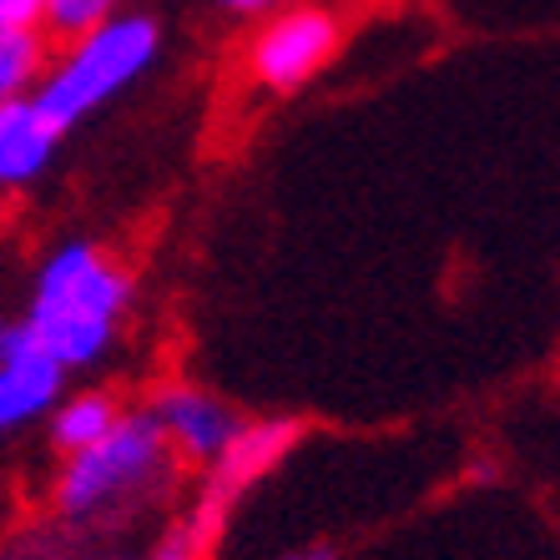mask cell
<instances>
[{
	"mask_svg": "<svg viewBox=\"0 0 560 560\" xmlns=\"http://www.w3.org/2000/svg\"><path fill=\"white\" fill-rule=\"evenodd\" d=\"M131 293H137L131 273L102 243L71 237V243H61V248L40 258L36 278H31L26 313H21L15 328L36 349L51 353L66 374L96 369L117 349Z\"/></svg>",
	"mask_w": 560,
	"mask_h": 560,
	"instance_id": "obj_1",
	"label": "cell"
},
{
	"mask_svg": "<svg viewBox=\"0 0 560 560\" xmlns=\"http://www.w3.org/2000/svg\"><path fill=\"white\" fill-rule=\"evenodd\" d=\"M172 444L147 409H121V419L96 444L61 459L51 505L71 525L112 521L121 510H142L172 480Z\"/></svg>",
	"mask_w": 560,
	"mask_h": 560,
	"instance_id": "obj_2",
	"label": "cell"
},
{
	"mask_svg": "<svg viewBox=\"0 0 560 560\" xmlns=\"http://www.w3.org/2000/svg\"><path fill=\"white\" fill-rule=\"evenodd\" d=\"M156 56H162V21L147 11H117L86 36L61 40V56L46 61L31 96L56 127L71 131L127 96L156 66Z\"/></svg>",
	"mask_w": 560,
	"mask_h": 560,
	"instance_id": "obj_3",
	"label": "cell"
},
{
	"mask_svg": "<svg viewBox=\"0 0 560 560\" xmlns=\"http://www.w3.org/2000/svg\"><path fill=\"white\" fill-rule=\"evenodd\" d=\"M343 51V15L324 0H293L283 11H268L253 31L243 71L253 92L262 96H299L303 86L324 77Z\"/></svg>",
	"mask_w": 560,
	"mask_h": 560,
	"instance_id": "obj_4",
	"label": "cell"
},
{
	"mask_svg": "<svg viewBox=\"0 0 560 560\" xmlns=\"http://www.w3.org/2000/svg\"><path fill=\"white\" fill-rule=\"evenodd\" d=\"M299 440H303L299 419H243V430L233 434V444L208 465V490L197 500L192 521L218 535L222 521H228V510L237 505V495H248L262 475H273L293 455Z\"/></svg>",
	"mask_w": 560,
	"mask_h": 560,
	"instance_id": "obj_5",
	"label": "cell"
},
{
	"mask_svg": "<svg viewBox=\"0 0 560 560\" xmlns=\"http://www.w3.org/2000/svg\"><path fill=\"white\" fill-rule=\"evenodd\" d=\"M147 415L156 419V430L167 434L172 455L187 459V465H202V469L243 430V415L228 399H218L212 389H202V384H162L147 399Z\"/></svg>",
	"mask_w": 560,
	"mask_h": 560,
	"instance_id": "obj_6",
	"label": "cell"
},
{
	"mask_svg": "<svg viewBox=\"0 0 560 560\" xmlns=\"http://www.w3.org/2000/svg\"><path fill=\"white\" fill-rule=\"evenodd\" d=\"M66 378L71 374L51 353L36 349L21 328H5V343H0V440H11L51 415L66 394Z\"/></svg>",
	"mask_w": 560,
	"mask_h": 560,
	"instance_id": "obj_7",
	"label": "cell"
},
{
	"mask_svg": "<svg viewBox=\"0 0 560 560\" xmlns=\"http://www.w3.org/2000/svg\"><path fill=\"white\" fill-rule=\"evenodd\" d=\"M66 131L36 106V96H15L0 106V192H21L51 172Z\"/></svg>",
	"mask_w": 560,
	"mask_h": 560,
	"instance_id": "obj_8",
	"label": "cell"
},
{
	"mask_svg": "<svg viewBox=\"0 0 560 560\" xmlns=\"http://www.w3.org/2000/svg\"><path fill=\"white\" fill-rule=\"evenodd\" d=\"M121 419V405L106 389H81V394H61V405L46 415V434H51L56 455H77L86 444H96L112 424Z\"/></svg>",
	"mask_w": 560,
	"mask_h": 560,
	"instance_id": "obj_9",
	"label": "cell"
},
{
	"mask_svg": "<svg viewBox=\"0 0 560 560\" xmlns=\"http://www.w3.org/2000/svg\"><path fill=\"white\" fill-rule=\"evenodd\" d=\"M46 71V36L40 26H5L0 21V106L36 92Z\"/></svg>",
	"mask_w": 560,
	"mask_h": 560,
	"instance_id": "obj_10",
	"label": "cell"
},
{
	"mask_svg": "<svg viewBox=\"0 0 560 560\" xmlns=\"http://www.w3.org/2000/svg\"><path fill=\"white\" fill-rule=\"evenodd\" d=\"M121 11V0H46V15H40V36L51 40H77L92 26L112 21Z\"/></svg>",
	"mask_w": 560,
	"mask_h": 560,
	"instance_id": "obj_11",
	"label": "cell"
},
{
	"mask_svg": "<svg viewBox=\"0 0 560 560\" xmlns=\"http://www.w3.org/2000/svg\"><path fill=\"white\" fill-rule=\"evenodd\" d=\"M46 0H0V21L5 26H40Z\"/></svg>",
	"mask_w": 560,
	"mask_h": 560,
	"instance_id": "obj_12",
	"label": "cell"
},
{
	"mask_svg": "<svg viewBox=\"0 0 560 560\" xmlns=\"http://www.w3.org/2000/svg\"><path fill=\"white\" fill-rule=\"evenodd\" d=\"M218 11L228 15H268V11H283V5H293V0H212Z\"/></svg>",
	"mask_w": 560,
	"mask_h": 560,
	"instance_id": "obj_13",
	"label": "cell"
},
{
	"mask_svg": "<svg viewBox=\"0 0 560 560\" xmlns=\"http://www.w3.org/2000/svg\"><path fill=\"white\" fill-rule=\"evenodd\" d=\"M278 560H339V550L334 546H299V550H288V556Z\"/></svg>",
	"mask_w": 560,
	"mask_h": 560,
	"instance_id": "obj_14",
	"label": "cell"
},
{
	"mask_svg": "<svg viewBox=\"0 0 560 560\" xmlns=\"http://www.w3.org/2000/svg\"><path fill=\"white\" fill-rule=\"evenodd\" d=\"M0 343H5V328H0Z\"/></svg>",
	"mask_w": 560,
	"mask_h": 560,
	"instance_id": "obj_15",
	"label": "cell"
}]
</instances>
